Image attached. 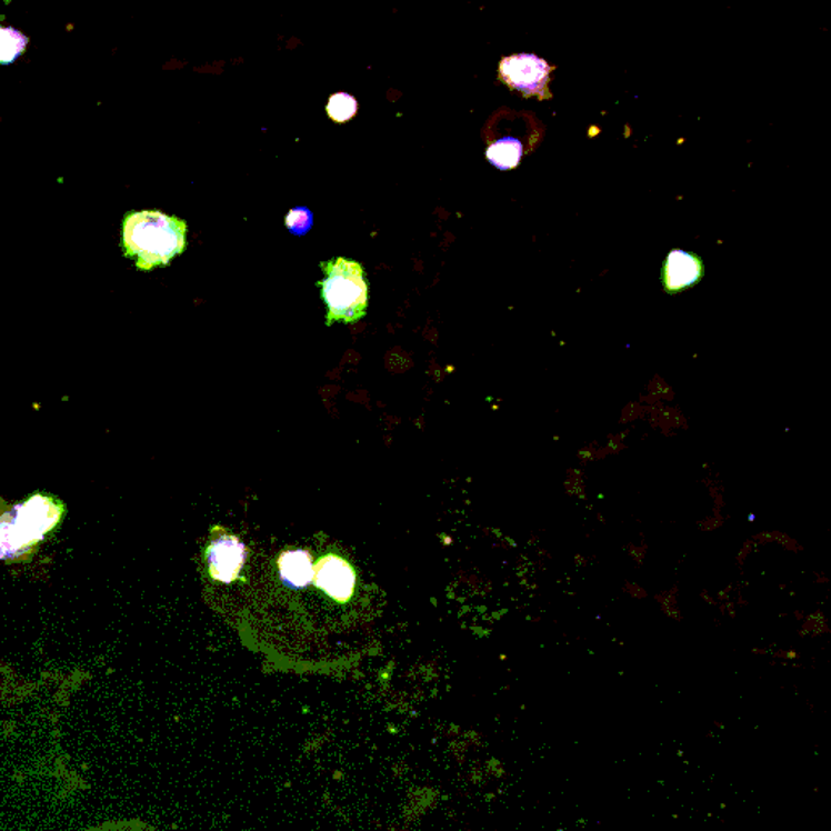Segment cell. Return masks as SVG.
I'll return each instance as SVG.
<instances>
[{
	"instance_id": "obj_10",
	"label": "cell",
	"mask_w": 831,
	"mask_h": 831,
	"mask_svg": "<svg viewBox=\"0 0 831 831\" xmlns=\"http://www.w3.org/2000/svg\"><path fill=\"white\" fill-rule=\"evenodd\" d=\"M27 34L21 33L13 27L0 24V66H10L27 51Z\"/></svg>"
},
{
	"instance_id": "obj_8",
	"label": "cell",
	"mask_w": 831,
	"mask_h": 831,
	"mask_svg": "<svg viewBox=\"0 0 831 831\" xmlns=\"http://www.w3.org/2000/svg\"><path fill=\"white\" fill-rule=\"evenodd\" d=\"M277 567L281 582L292 590H304L313 582L316 563H313L311 552L304 549H290V551L281 552Z\"/></svg>"
},
{
	"instance_id": "obj_3",
	"label": "cell",
	"mask_w": 831,
	"mask_h": 831,
	"mask_svg": "<svg viewBox=\"0 0 831 831\" xmlns=\"http://www.w3.org/2000/svg\"><path fill=\"white\" fill-rule=\"evenodd\" d=\"M323 278L317 288L327 306V327L359 322L368 313L369 284L364 267L348 257H334L320 263Z\"/></svg>"
},
{
	"instance_id": "obj_2",
	"label": "cell",
	"mask_w": 831,
	"mask_h": 831,
	"mask_svg": "<svg viewBox=\"0 0 831 831\" xmlns=\"http://www.w3.org/2000/svg\"><path fill=\"white\" fill-rule=\"evenodd\" d=\"M66 513L61 500L34 494L0 515V561H23L33 554Z\"/></svg>"
},
{
	"instance_id": "obj_6",
	"label": "cell",
	"mask_w": 831,
	"mask_h": 831,
	"mask_svg": "<svg viewBox=\"0 0 831 831\" xmlns=\"http://www.w3.org/2000/svg\"><path fill=\"white\" fill-rule=\"evenodd\" d=\"M312 583L337 603L344 604L353 598L358 575L347 559L327 554L316 563Z\"/></svg>"
},
{
	"instance_id": "obj_4",
	"label": "cell",
	"mask_w": 831,
	"mask_h": 831,
	"mask_svg": "<svg viewBox=\"0 0 831 831\" xmlns=\"http://www.w3.org/2000/svg\"><path fill=\"white\" fill-rule=\"evenodd\" d=\"M552 66L534 54H513L503 58L499 66V77L510 90L524 98L551 100L549 82Z\"/></svg>"
},
{
	"instance_id": "obj_5",
	"label": "cell",
	"mask_w": 831,
	"mask_h": 831,
	"mask_svg": "<svg viewBox=\"0 0 831 831\" xmlns=\"http://www.w3.org/2000/svg\"><path fill=\"white\" fill-rule=\"evenodd\" d=\"M206 558L208 572L214 582L231 584L241 579L242 569L248 559L244 542L223 527L211 528Z\"/></svg>"
},
{
	"instance_id": "obj_1",
	"label": "cell",
	"mask_w": 831,
	"mask_h": 831,
	"mask_svg": "<svg viewBox=\"0 0 831 831\" xmlns=\"http://www.w3.org/2000/svg\"><path fill=\"white\" fill-rule=\"evenodd\" d=\"M121 246L139 270L168 267L188 249V223L160 210L129 211L122 220Z\"/></svg>"
},
{
	"instance_id": "obj_7",
	"label": "cell",
	"mask_w": 831,
	"mask_h": 831,
	"mask_svg": "<svg viewBox=\"0 0 831 831\" xmlns=\"http://www.w3.org/2000/svg\"><path fill=\"white\" fill-rule=\"evenodd\" d=\"M705 277V263L697 253L674 249L665 257L661 281L665 294L675 296L699 284Z\"/></svg>"
},
{
	"instance_id": "obj_12",
	"label": "cell",
	"mask_w": 831,
	"mask_h": 831,
	"mask_svg": "<svg viewBox=\"0 0 831 831\" xmlns=\"http://www.w3.org/2000/svg\"><path fill=\"white\" fill-rule=\"evenodd\" d=\"M284 223H287V228L290 229V232L294 236L308 234L313 227L312 211L306 207L292 208L290 213L287 214Z\"/></svg>"
},
{
	"instance_id": "obj_9",
	"label": "cell",
	"mask_w": 831,
	"mask_h": 831,
	"mask_svg": "<svg viewBox=\"0 0 831 831\" xmlns=\"http://www.w3.org/2000/svg\"><path fill=\"white\" fill-rule=\"evenodd\" d=\"M485 158L492 167L500 171H510L515 169L523 160V143L515 137H503L495 140L494 143L485 150Z\"/></svg>"
},
{
	"instance_id": "obj_11",
	"label": "cell",
	"mask_w": 831,
	"mask_h": 831,
	"mask_svg": "<svg viewBox=\"0 0 831 831\" xmlns=\"http://www.w3.org/2000/svg\"><path fill=\"white\" fill-rule=\"evenodd\" d=\"M358 101H356V98L351 97L350 93L340 91V93H334L329 98V104H327V114H329V118L332 119L333 122H337V124H344V122H350L351 119H353L354 116L358 114Z\"/></svg>"
}]
</instances>
